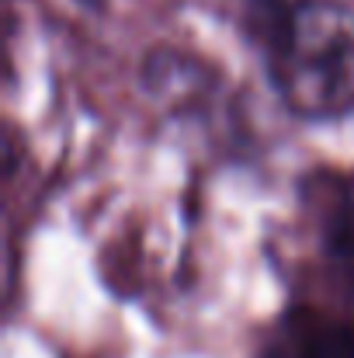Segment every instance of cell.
Here are the masks:
<instances>
[{
    "label": "cell",
    "instance_id": "1",
    "mask_svg": "<svg viewBox=\"0 0 354 358\" xmlns=\"http://www.w3.org/2000/svg\"><path fill=\"white\" fill-rule=\"evenodd\" d=\"M271 80L299 119L327 122L354 108V10L334 0L295 3L271 42Z\"/></svg>",
    "mask_w": 354,
    "mask_h": 358
},
{
    "label": "cell",
    "instance_id": "2",
    "mask_svg": "<svg viewBox=\"0 0 354 358\" xmlns=\"http://www.w3.org/2000/svg\"><path fill=\"white\" fill-rule=\"evenodd\" d=\"M271 358H354V331L341 324L292 327Z\"/></svg>",
    "mask_w": 354,
    "mask_h": 358
}]
</instances>
